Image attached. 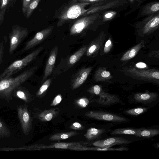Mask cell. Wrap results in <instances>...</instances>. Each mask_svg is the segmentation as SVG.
<instances>
[{
	"mask_svg": "<svg viewBox=\"0 0 159 159\" xmlns=\"http://www.w3.org/2000/svg\"><path fill=\"white\" fill-rule=\"evenodd\" d=\"M11 0H8L9 1H10Z\"/></svg>",
	"mask_w": 159,
	"mask_h": 159,
	"instance_id": "7dc6e473",
	"label": "cell"
},
{
	"mask_svg": "<svg viewBox=\"0 0 159 159\" xmlns=\"http://www.w3.org/2000/svg\"><path fill=\"white\" fill-rule=\"evenodd\" d=\"M62 99V97L61 94L57 95L54 98L50 104L51 106H55L59 104Z\"/></svg>",
	"mask_w": 159,
	"mask_h": 159,
	"instance_id": "f35d334b",
	"label": "cell"
},
{
	"mask_svg": "<svg viewBox=\"0 0 159 159\" xmlns=\"http://www.w3.org/2000/svg\"><path fill=\"white\" fill-rule=\"evenodd\" d=\"M127 3H128L127 0H106L100 3L92 4L83 16L120 7Z\"/></svg>",
	"mask_w": 159,
	"mask_h": 159,
	"instance_id": "9c48e42d",
	"label": "cell"
},
{
	"mask_svg": "<svg viewBox=\"0 0 159 159\" xmlns=\"http://www.w3.org/2000/svg\"><path fill=\"white\" fill-rule=\"evenodd\" d=\"M137 131V129L129 128H118L111 131V135L128 134L135 136Z\"/></svg>",
	"mask_w": 159,
	"mask_h": 159,
	"instance_id": "f1b7e54d",
	"label": "cell"
},
{
	"mask_svg": "<svg viewBox=\"0 0 159 159\" xmlns=\"http://www.w3.org/2000/svg\"><path fill=\"white\" fill-rule=\"evenodd\" d=\"M148 109L146 107H137L128 109L126 110L125 112L127 114L138 116L141 114L147 111Z\"/></svg>",
	"mask_w": 159,
	"mask_h": 159,
	"instance_id": "d6a6232c",
	"label": "cell"
},
{
	"mask_svg": "<svg viewBox=\"0 0 159 159\" xmlns=\"http://www.w3.org/2000/svg\"><path fill=\"white\" fill-rule=\"evenodd\" d=\"M100 13L80 16L70 22L69 26L71 36H84L89 30H95L103 25Z\"/></svg>",
	"mask_w": 159,
	"mask_h": 159,
	"instance_id": "7a4b0ae2",
	"label": "cell"
},
{
	"mask_svg": "<svg viewBox=\"0 0 159 159\" xmlns=\"http://www.w3.org/2000/svg\"><path fill=\"white\" fill-rule=\"evenodd\" d=\"M41 0H31L28 8L26 14V16L28 18L31 15L33 11L37 7Z\"/></svg>",
	"mask_w": 159,
	"mask_h": 159,
	"instance_id": "1f68e13d",
	"label": "cell"
},
{
	"mask_svg": "<svg viewBox=\"0 0 159 159\" xmlns=\"http://www.w3.org/2000/svg\"><path fill=\"white\" fill-rule=\"evenodd\" d=\"M134 25L140 35L142 36L149 35L159 28V12L146 16Z\"/></svg>",
	"mask_w": 159,
	"mask_h": 159,
	"instance_id": "5b68a950",
	"label": "cell"
},
{
	"mask_svg": "<svg viewBox=\"0 0 159 159\" xmlns=\"http://www.w3.org/2000/svg\"><path fill=\"white\" fill-rule=\"evenodd\" d=\"M52 81L51 78L46 80L44 82L37 92L36 95L39 98L43 97L49 87Z\"/></svg>",
	"mask_w": 159,
	"mask_h": 159,
	"instance_id": "f546056e",
	"label": "cell"
},
{
	"mask_svg": "<svg viewBox=\"0 0 159 159\" xmlns=\"http://www.w3.org/2000/svg\"><path fill=\"white\" fill-rule=\"evenodd\" d=\"M85 116L88 117L111 122H125L126 118L115 114L99 111H90L86 113Z\"/></svg>",
	"mask_w": 159,
	"mask_h": 159,
	"instance_id": "8fae6325",
	"label": "cell"
},
{
	"mask_svg": "<svg viewBox=\"0 0 159 159\" xmlns=\"http://www.w3.org/2000/svg\"><path fill=\"white\" fill-rule=\"evenodd\" d=\"M132 142L121 137H112L102 140L96 141L92 143L94 146L103 148H107L113 146L128 144Z\"/></svg>",
	"mask_w": 159,
	"mask_h": 159,
	"instance_id": "5bb4252c",
	"label": "cell"
},
{
	"mask_svg": "<svg viewBox=\"0 0 159 159\" xmlns=\"http://www.w3.org/2000/svg\"><path fill=\"white\" fill-rule=\"evenodd\" d=\"M31 0H22V11L24 13H25L28 6Z\"/></svg>",
	"mask_w": 159,
	"mask_h": 159,
	"instance_id": "60d3db41",
	"label": "cell"
},
{
	"mask_svg": "<svg viewBox=\"0 0 159 159\" xmlns=\"http://www.w3.org/2000/svg\"><path fill=\"white\" fill-rule=\"evenodd\" d=\"M148 0H127L129 4L130 10L126 12L124 16H126L131 13L135 12L139 9L141 7L142 4L145 1Z\"/></svg>",
	"mask_w": 159,
	"mask_h": 159,
	"instance_id": "83f0119b",
	"label": "cell"
},
{
	"mask_svg": "<svg viewBox=\"0 0 159 159\" xmlns=\"http://www.w3.org/2000/svg\"><path fill=\"white\" fill-rule=\"evenodd\" d=\"M9 2L8 0H0V4L1 10H6Z\"/></svg>",
	"mask_w": 159,
	"mask_h": 159,
	"instance_id": "7bdbcfd3",
	"label": "cell"
},
{
	"mask_svg": "<svg viewBox=\"0 0 159 159\" xmlns=\"http://www.w3.org/2000/svg\"><path fill=\"white\" fill-rule=\"evenodd\" d=\"M17 89L18 90H16V93L18 97L27 102H28L31 100V96L27 91L22 89H20L19 87Z\"/></svg>",
	"mask_w": 159,
	"mask_h": 159,
	"instance_id": "4dcf8cb0",
	"label": "cell"
},
{
	"mask_svg": "<svg viewBox=\"0 0 159 159\" xmlns=\"http://www.w3.org/2000/svg\"><path fill=\"white\" fill-rule=\"evenodd\" d=\"M148 57H155L159 58V51H154L151 52L149 54Z\"/></svg>",
	"mask_w": 159,
	"mask_h": 159,
	"instance_id": "f6af8a7d",
	"label": "cell"
},
{
	"mask_svg": "<svg viewBox=\"0 0 159 159\" xmlns=\"http://www.w3.org/2000/svg\"><path fill=\"white\" fill-rule=\"evenodd\" d=\"M106 36L104 31H102L99 36L91 42L86 52L87 56L94 57L98 53L105 40Z\"/></svg>",
	"mask_w": 159,
	"mask_h": 159,
	"instance_id": "2e32d148",
	"label": "cell"
},
{
	"mask_svg": "<svg viewBox=\"0 0 159 159\" xmlns=\"http://www.w3.org/2000/svg\"><path fill=\"white\" fill-rule=\"evenodd\" d=\"M99 98L96 100L98 104L103 105H109L119 102L120 100L115 95L107 93L103 91L99 95Z\"/></svg>",
	"mask_w": 159,
	"mask_h": 159,
	"instance_id": "ac0fdd59",
	"label": "cell"
},
{
	"mask_svg": "<svg viewBox=\"0 0 159 159\" xmlns=\"http://www.w3.org/2000/svg\"><path fill=\"white\" fill-rule=\"evenodd\" d=\"M54 27L51 25L37 32L32 39L26 43L21 51H26L42 42L52 34Z\"/></svg>",
	"mask_w": 159,
	"mask_h": 159,
	"instance_id": "30bf717a",
	"label": "cell"
},
{
	"mask_svg": "<svg viewBox=\"0 0 159 159\" xmlns=\"http://www.w3.org/2000/svg\"><path fill=\"white\" fill-rule=\"evenodd\" d=\"M11 133L6 125L0 120V138L9 136Z\"/></svg>",
	"mask_w": 159,
	"mask_h": 159,
	"instance_id": "836d02e7",
	"label": "cell"
},
{
	"mask_svg": "<svg viewBox=\"0 0 159 159\" xmlns=\"http://www.w3.org/2000/svg\"><path fill=\"white\" fill-rule=\"evenodd\" d=\"M58 48L55 46L51 50L45 66L44 75L41 81L42 83L51 74L53 71L58 52Z\"/></svg>",
	"mask_w": 159,
	"mask_h": 159,
	"instance_id": "9a60e30c",
	"label": "cell"
},
{
	"mask_svg": "<svg viewBox=\"0 0 159 159\" xmlns=\"http://www.w3.org/2000/svg\"><path fill=\"white\" fill-rule=\"evenodd\" d=\"M106 131L105 129L103 128H91L87 130L84 136L88 140H92L98 137Z\"/></svg>",
	"mask_w": 159,
	"mask_h": 159,
	"instance_id": "d4e9b609",
	"label": "cell"
},
{
	"mask_svg": "<svg viewBox=\"0 0 159 159\" xmlns=\"http://www.w3.org/2000/svg\"><path fill=\"white\" fill-rule=\"evenodd\" d=\"M18 115L23 132L27 135L32 129V121L27 107L23 106L18 107Z\"/></svg>",
	"mask_w": 159,
	"mask_h": 159,
	"instance_id": "7c38bea8",
	"label": "cell"
},
{
	"mask_svg": "<svg viewBox=\"0 0 159 159\" xmlns=\"http://www.w3.org/2000/svg\"></svg>",
	"mask_w": 159,
	"mask_h": 159,
	"instance_id": "c3c4849f",
	"label": "cell"
},
{
	"mask_svg": "<svg viewBox=\"0 0 159 159\" xmlns=\"http://www.w3.org/2000/svg\"><path fill=\"white\" fill-rule=\"evenodd\" d=\"M79 134L80 133L75 131L57 133L51 135L49 137V139L52 141L63 140Z\"/></svg>",
	"mask_w": 159,
	"mask_h": 159,
	"instance_id": "484cf974",
	"label": "cell"
},
{
	"mask_svg": "<svg viewBox=\"0 0 159 159\" xmlns=\"http://www.w3.org/2000/svg\"><path fill=\"white\" fill-rule=\"evenodd\" d=\"M71 129L75 130H82L85 129V127L77 122L73 123L69 127Z\"/></svg>",
	"mask_w": 159,
	"mask_h": 159,
	"instance_id": "74e56055",
	"label": "cell"
},
{
	"mask_svg": "<svg viewBox=\"0 0 159 159\" xmlns=\"http://www.w3.org/2000/svg\"><path fill=\"white\" fill-rule=\"evenodd\" d=\"M92 69V67L82 68L74 75L70 81L72 89H77L84 83Z\"/></svg>",
	"mask_w": 159,
	"mask_h": 159,
	"instance_id": "4fadbf2b",
	"label": "cell"
},
{
	"mask_svg": "<svg viewBox=\"0 0 159 159\" xmlns=\"http://www.w3.org/2000/svg\"><path fill=\"white\" fill-rule=\"evenodd\" d=\"M5 40H2L0 42V65L2 63L4 53V42Z\"/></svg>",
	"mask_w": 159,
	"mask_h": 159,
	"instance_id": "ab89813d",
	"label": "cell"
},
{
	"mask_svg": "<svg viewBox=\"0 0 159 159\" xmlns=\"http://www.w3.org/2000/svg\"><path fill=\"white\" fill-rule=\"evenodd\" d=\"M86 144L85 143L82 142H57L51 143L48 145L34 144L29 147V148L31 150H41L52 148L68 149L79 151L92 150L93 148L87 147Z\"/></svg>",
	"mask_w": 159,
	"mask_h": 159,
	"instance_id": "52a82bcc",
	"label": "cell"
},
{
	"mask_svg": "<svg viewBox=\"0 0 159 159\" xmlns=\"http://www.w3.org/2000/svg\"><path fill=\"white\" fill-rule=\"evenodd\" d=\"M112 77L110 72L105 67H100L95 72L93 79L96 81H103L109 80Z\"/></svg>",
	"mask_w": 159,
	"mask_h": 159,
	"instance_id": "7402d4cb",
	"label": "cell"
},
{
	"mask_svg": "<svg viewBox=\"0 0 159 159\" xmlns=\"http://www.w3.org/2000/svg\"><path fill=\"white\" fill-rule=\"evenodd\" d=\"M91 4L78 0H70L55 12L54 17L57 20V26H62L74 20L83 16L88 10L86 7Z\"/></svg>",
	"mask_w": 159,
	"mask_h": 159,
	"instance_id": "6da1fadb",
	"label": "cell"
},
{
	"mask_svg": "<svg viewBox=\"0 0 159 159\" xmlns=\"http://www.w3.org/2000/svg\"><path fill=\"white\" fill-rule=\"evenodd\" d=\"M122 71L124 74L134 79L159 83V71L156 69L143 70L129 67Z\"/></svg>",
	"mask_w": 159,
	"mask_h": 159,
	"instance_id": "8992f818",
	"label": "cell"
},
{
	"mask_svg": "<svg viewBox=\"0 0 159 159\" xmlns=\"http://www.w3.org/2000/svg\"><path fill=\"white\" fill-rule=\"evenodd\" d=\"M135 66L137 68L139 69L147 68H148L147 64L143 62H139L137 63L135 65Z\"/></svg>",
	"mask_w": 159,
	"mask_h": 159,
	"instance_id": "ee69618b",
	"label": "cell"
},
{
	"mask_svg": "<svg viewBox=\"0 0 159 159\" xmlns=\"http://www.w3.org/2000/svg\"><path fill=\"white\" fill-rule=\"evenodd\" d=\"M139 8L137 19L159 12V2L157 1L151 2Z\"/></svg>",
	"mask_w": 159,
	"mask_h": 159,
	"instance_id": "e0dca14e",
	"label": "cell"
},
{
	"mask_svg": "<svg viewBox=\"0 0 159 159\" xmlns=\"http://www.w3.org/2000/svg\"><path fill=\"white\" fill-rule=\"evenodd\" d=\"M144 41L141 40L139 43L131 48L125 52L120 59L121 61H125L134 57L140 50L144 46Z\"/></svg>",
	"mask_w": 159,
	"mask_h": 159,
	"instance_id": "ffe728a7",
	"label": "cell"
},
{
	"mask_svg": "<svg viewBox=\"0 0 159 159\" xmlns=\"http://www.w3.org/2000/svg\"><path fill=\"white\" fill-rule=\"evenodd\" d=\"M106 0H78L80 2H88L91 4L100 3Z\"/></svg>",
	"mask_w": 159,
	"mask_h": 159,
	"instance_id": "b9f144b4",
	"label": "cell"
},
{
	"mask_svg": "<svg viewBox=\"0 0 159 159\" xmlns=\"http://www.w3.org/2000/svg\"></svg>",
	"mask_w": 159,
	"mask_h": 159,
	"instance_id": "681fc988",
	"label": "cell"
},
{
	"mask_svg": "<svg viewBox=\"0 0 159 159\" xmlns=\"http://www.w3.org/2000/svg\"><path fill=\"white\" fill-rule=\"evenodd\" d=\"M5 10H1L0 11V25L2 24L3 20Z\"/></svg>",
	"mask_w": 159,
	"mask_h": 159,
	"instance_id": "bcb514c9",
	"label": "cell"
},
{
	"mask_svg": "<svg viewBox=\"0 0 159 159\" xmlns=\"http://www.w3.org/2000/svg\"><path fill=\"white\" fill-rule=\"evenodd\" d=\"M76 105L81 108H84L89 105V101L86 98L82 97L78 99L75 102Z\"/></svg>",
	"mask_w": 159,
	"mask_h": 159,
	"instance_id": "e575fe53",
	"label": "cell"
},
{
	"mask_svg": "<svg viewBox=\"0 0 159 159\" xmlns=\"http://www.w3.org/2000/svg\"><path fill=\"white\" fill-rule=\"evenodd\" d=\"M60 109L57 108L45 110L38 116L39 119L42 121L46 122L52 120L59 114Z\"/></svg>",
	"mask_w": 159,
	"mask_h": 159,
	"instance_id": "44dd1931",
	"label": "cell"
},
{
	"mask_svg": "<svg viewBox=\"0 0 159 159\" xmlns=\"http://www.w3.org/2000/svg\"><path fill=\"white\" fill-rule=\"evenodd\" d=\"M112 45L113 44L111 39L110 38H109L105 44L103 49L104 53L106 54L109 52L111 49Z\"/></svg>",
	"mask_w": 159,
	"mask_h": 159,
	"instance_id": "8d00e7d4",
	"label": "cell"
},
{
	"mask_svg": "<svg viewBox=\"0 0 159 159\" xmlns=\"http://www.w3.org/2000/svg\"><path fill=\"white\" fill-rule=\"evenodd\" d=\"M34 66L25 70L15 77H9L0 80V98L8 100L12 93L30 78L38 69Z\"/></svg>",
	"mask_w": 159,
	"mask_h": 159,
	"instance_id": "3957f363",
	"label": "cell"
},
{
	"mask_svg": "<svg viewBox=\"0 0 159 159\" xmlns=\"http://www.w3.org/2000/svg\"><path fill=\"white\" fill-rule=\"evenodd\" d=\"M28 34V31L26 28L21 27L18 25L13 26L11 32L9 34V53L12 54L18 45L26 38Z\"/></svg>",
	"mask_w": 159,
	"mask_h": 159,
	"instance_id": "ba28073f",
	"label": "cell"
},
{
	"mask_svg": "<svg viewBox=\"0 0 159 159\" xmlns=\"http://www.w3.org/2000/svg\"><path fill=\"white\" fill-rule=\"evenodd\" d=\"M43 49V47H40L22 59L13 62L0 75V80L11 77L22 69L34 60Z\"/></svg>",
	"mask_w": 159,
	"mask_h": 159,
	"instance_id": "277c9868",
	"label": "cell"
},
{
	"mask_svg": "<svg viewBox=\"0 0 159 159\" xmlns=\"http://www.w3.org/2000/svg\"><path fill=\"white\" fill-rule=\"evenodd\" d=\"M88 91L91 94L99 96L102 92V90L100 86L95 85L89 88L88 89Z\"/></svg>",
	"mask_w": 159,
	"mask_h": 159,
	"instance_id": "d590c367",
	"label": "cell"
},
{
	"mask_svg": "<svg viewBox=\"0 0 159 159\" xmlns=\"http://www.w3.org/2000/svg\"><path fill=\"white\" fill-rule=\"evenodd\" d=\"M159 130L156 129H137L135 136L139 137L149 138L157 135Z\"/></svg>",
	"mask_w": 159,
	"mask_h": 159,
	"instance_id": "cb8c5ba5",
	"label": "cell"
},
{
	"mask_svg": "<svg viewBox=\"0 0 159 159\" xmlns=\"http://www.w3.org/2000/svg\"><path fill=\"white\" fill-rule=\"evenodd\" d=\"M88 46H84L70 56L67 61V65L71 67L76 63L86 52Z\"/></svg>",
	"mask_w": 159,
	"mask_h": 159,
	"instance_id": "603a6c76",
	"label": "cell"
},
{
	"mask_svg": "<svg viewBox=\"0 0 159 159\" xmlns=\"http://www.w3.org/2000/svg\"><path fill=\"white\" fill-rule=\"evenodd\" d=\"M103 24L112 21L117 16L118 12L114 10H108L100 12Z\"/></svg>",
	"mask_w": 159,
	"mask_h": 159,
	"instance_id": "4316f807",
	"label": "cell"
},
{
	"mask_svg": "<svg viewBox=\"0 0 159 159\" xmlns=\"http://www.w3.org/2000/svg\"><path fill=\"white\" fill-rule=\"evenodd\" d=\"M158 94L154 92L139 93L134 94V98L137 102L144 103H150L156 100Z\"/></svg>",
	"mask_w": 159,
	"mask_h": 159,
	"instance_id": "d6986e66",
	"label": "cell"
}]
</instances>
